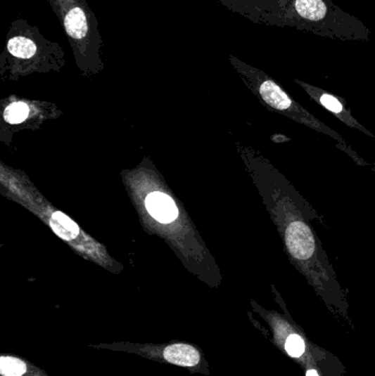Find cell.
<instances>
[{
  "mask_svg": "<svg viewBox=\"0 0 375 376\" xmlns=\"http://www.w3.org/2000/svg\"><path fill=\"white\" fill-rule=\"evenodd\" d=\"M29 111H30V108L25 103H23V101H15V103L9 105L5 109L4 118H5L8 124H21L28 117Z\"/></svg>",
  "mask_w": 375,
  "mask_h": 376,
  "instance_id": "11",
  "label": "cell"
},
{
  "mask_svg": "<svg viewBox=\"0 0 375 376\" xmlns=\"http://www.w3.org/2000/svg\"><path fill=\"white\" fill-rule=\"evenodd\" d=\"M50 225L54 233L63 240H73L80 233L78 226L63 212H53L51 216Z\"/></svg>",
  "mask_w": 375,
  "mask_h": 376,
  "instance_id": "9",
  "label": "cell"
},
{
  "mask_svg": "<svg viewBox=\"0 0 375 376\" xmlns=\"http://www.w3.org/2000/svg\"><path fill=\"white\" fill-rule=\"evenodd\" d=\"M259 187L282 239L286 257L312 283H333L335 272L310 221L320 220L312 205L269 162L261 161Z\"/></svg>",
  "mask_w": 375,
  "mask_h": 376,
  "instance_id": "1",
  "label": "cell"
},
{
  "mask_svg": "<svg viewBox=\"0 0 375 376\" xmlns=\"http://www.w3.org/2000/svg\"><path fill=\"white\" fill-rule=\"evenodd\" d=\"M82 70L101 67L105 48L98 18L87 0H48Z\"/></svg>",
  "mask_w": 375,
  "mask_h": 376,
  "instance_id": "2",
  "label": "cell"
},
{
  "mask_svg": "<svg viewBox=\"0 0 375 376\" xmlns=\"http://www.w3.org/2000/svg\"><path fill=\"white\" fill-rule=\"evenodd\" d=\"M306 376H319L318 375L317 371L316 370H308L307 373H306Z\"/></svg>",
  "mask_w": 375,
  "mask_h": 376,
  "instance_id": "13",
  "label": "cell"
},
{
  "mask_svg": "<svg viewBox=\"0 0 375 376\" xmlns=\"http://www.w3.org/2000/svg\"><path fill=\"white\" fill-rule=\"evenodd\" d=\"M318 103L322 105V107H325L330 112H333L340 122H343L345 126L350 127L353 129H357V131L362 132V134H367V136L374 138L372 132L369 131L367 128L362 126V124L357 122V119L353 118L351 115L350 110L345 108L343 106V103L339 99L336 98L333 95L327 93H319L318 96Z\"/></svg>",
  "mask_w": 375,
  "mask_h": 376,
  "instance_id": "8",
  "label": "cell"
},
{
  "mask_svg": "<svg viewBox=\"0 0 375 376\" xmlns=\"http://www.w3.org/2000/svg\"><path fill=\"white\" fill-rule=\"evenodd\" d=\"M0 61L15 73L61 67L64 50L58 42L46 38L37 25L18 17L9 25Z\"/></svg>",
  "mask_w": 375,
  "mask_h": 376,
  "instance_id": "3",
  "label": "cell"
},
{
  "mask_svg": "<svg viewBox=\"0 0 375 376\" xmlns=\"http://www.w3.org/2000/svg\"><path fill=\"white\" fill-rule=\"evenodd\" d=\"M99 350L126 352L149 358L159 363L172 364L189 370L191 373L209 375L208 362L202 349L196 344L184 341H170L167 344H134V342H113L89 346Z\"/></svg>",
  "mask_w": 375,
  "mask_h": 376,
  "instance_id": "4",
  "label": "cell"
},
{
  "mask_svg": "<svg viewBox=\"0 0 375 376\" xmlns=\"http://www.w3.org/2000/svg\"><path fill=\"white\" fill-rule=\"evenodd\" d=\"M146 207L150 215L162 223H170L174 221L179 214L174 200L170 197L169 195L161 192L151 193L146 197Z\"/></svg>",
  "mask_w": 375,
  "mask_h": 376,
  "instance_id": "6",
  "label": "cell"
},
{
  "mask_svg": "<svg viewBox=\"0 0 375 376\" xmlns=\"http://www.w3.org/2000/svg\"><path fill=\"white\" fill-rule=\"evenodd\" d=\"M285 349H286L288 356H292V358H300L305 352L304 340L298 335H291L287 338Z\"/></svg>",
  "mask_w": 375,
  "mask_h": 376,
  "instance_id": "12",
  "label": "cell"
},
{
  "mask_svg": "<svg viewBox=\"0 0 375 376\" xmlns=\"http://www.w3.org/2000/svg\"><path fill=\"white\" fill-rule=\"evenodd\" d=\"M258 89H259V95L261 99L272 110L280 112L281 115H284L287 118H291L294 122H298V124H304V126L308 127L310 129L330 136L331 139L337 142V147L341 151L347 153L357 164L362 165V167L369 165L364 160L361 159L357 155V152L353 151L348 145L347 142L343 139V136L337 134L335 130L331 129L327 124L318 120L315 116H312L307 110H305L296 101H293L277 83L271 81V79H265V81L261 82Z\"/></svg>",
  "mask_w": 375,
  "mask_h": 376,
  "instance_id": "5",
  "label": "cell"
},
{
  "mask_svg": "<svg viewBox=\"0 0 375 376\" xmlns=\"http://www.w3.org/2000/svg\"><path fill=\"white\" fill-rule=\"evenodd\" d=\"M296 11L308 20H322L327 13V7L322 0H296Z\"/></svg>",
  "mask_w": 375,
  "mask_h": 376,
  "instance_id": "10",
  "label": "cell"
},
{
  "mask_svg": "<svg viewBox=\"0 0 375 376\" xmlns=\"http://www.w3.org/2000/svg\"><path fill=\"white\" fill-rule=\"evenodd\" d=\"M0 376L50 375L25 358L11 354H4L0 358Z\"/></svg>",
  "mask_w": 375,
  "mask_h": 376,
  "instance_id": "7",
  "label": "cell"
}]
</instances>
